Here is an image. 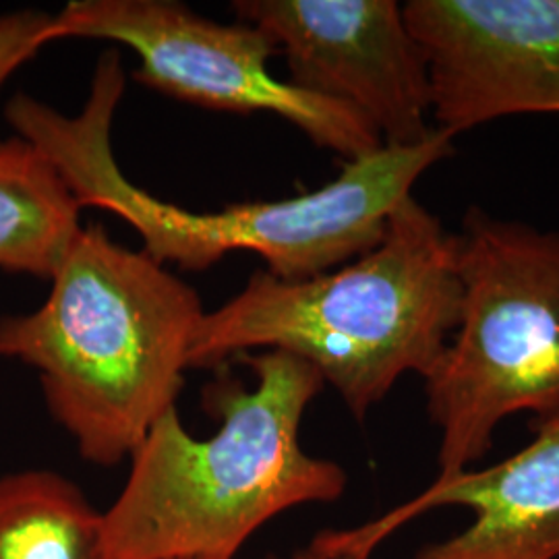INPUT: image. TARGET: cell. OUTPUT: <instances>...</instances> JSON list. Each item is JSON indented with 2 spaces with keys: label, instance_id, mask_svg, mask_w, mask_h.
<instances>
[{
  "label": "cell",
  "instance_id": "obj_9",
  "mask_svg": "<svg viewBox=\"0 0 559 559\" xmlns=\"http://www.w3.org/2000/svg\"><path fill=\"white\" fill-rule=\"evenodd\" d=\"M535 440L480 471L436 479L417 498L355 528L321 531L313 539L362 559L420 514L462 506L475 520L452 539L423 547L413 559L559 558V413L531 420Z\"/></svg>",
  "mask_w": 559,
  "mask_h": 559
},
{
  "label": "cell",
  "instance_id": "obj_11",
  "mask_svg": "<svg viewBox=\"0 0 559 559\" xmlns=\"http://www.w3.org/2000/svg\"><path fill=\"white\" fill-rule=\"evenodd\" d=\"M0 559H112L104 512L55 471L4 475Z\"/></svg>",
  "mask_w": 559,
  "mask_h": 559
},
{
  "label": "cell",
  "instance_id": "obj_13",
  "mask_svg": "<svg viewBox=\"0 0 559 559\" xmlns=\"http://www.w3.org/2000/svg\"><path fill=\"white\" fill-rule=\"evenodd\" d=\"M265 559H362L346 551H338V549H330L325 545H321L318 540L313 539L305 549L295 551L290 556H267Z\"/></svg>",
  "mask_w": 559,
  "mask_h": 559
},
{
  "label": "cell",
  "instance_id": "obj_1",
  "mask_svg": "<svg viewBox=\"0 0 559 559\" xmlns=\"http://www.w3.org/2000/svg\"><path fill=\"white\" fill-rule=\"evenodd\" d=\"M122 96L120 55L108 48L80 115L67 117L34 96L15 94L4 119L52 164L80 207L119 216L152 260L185 272L207 270L233 251L258 253L265 272L280 280L313 278L359 260L383 240L394 210L413 195L417 180L456 152L454 135L436 127L417 145H381L344 162L336 179L297 198L191 212L122 175L112 152V120Z\"/></svg>",
  "mask_w": 559,
  "mask_h": 559
},
{
  "label": "cell",
  "instance_id": "obj_4",
  "mask_svg": "<svg viewBox=\"0 0 559 559\" xmlns=\"http://www.w3.org/2000/svg\"><path fill=\"white\" fill-rule=\"evenodd\" d=\"M50 282L36 311L0 318V357L38 371L81 459L115 466L177 406L205 316L200 295L100 222L81 226Z\"/></svg>",
  "mask_w": 559,
  "mask_h": 559
},
{
  "label": "cell",
  "instance_id": "obj_5",
  "mask_svg": "<svg viewBox=\"0 0 559 559\" xmlns=\"http://www.w3.org/2000/svg\"><path fill=\"white\" fill-rule=\"evenodd\" d=\"M459 242V325L423 378L438 479L483 459L501 420L559 413V230L473 205Z\"/></svg>",
  "mask_w": 559,
  "mask_h": 559
},
{
  "label": "cell",
  "instance_id": "obj_7",
  "mask_svg": "<svg viewBox=\"0 0 559 559\" xmlns=\"http://www.w3.org/2000/svg\"><path fill=\"white\" fill-rule=\"evenodd\" d=\"M286 59V81L359 112L383 145H417L429 124V64L396 0H235Z\"/></svg>",
  "mask_w": 559,
  "mask_h": 559
},
{
  "label": "cell",
  "instance_id": "obj_2",
  "mask_svg": "<svg viewBox=\"0 0 559 559\" xmlns=\"http://www.w3.org/2000/svg\"><path fill=\"white\" fill-rule=\"evenodd\" d=\"M255 383L221 376L203 390L221 423L210 438L164 413L131 454L129 477L104 512L112 559H235L261 526L346 491V471L300 445V423L323 388L307 360L242 355Z\"/></svg>",
  "mask_w": 559,
  "mask_h": 559
},
{
  "label": "cell",
  "instance_id": "obj_10",
  "mask_svg": "<svg viewBox=\"0 0 559 559\" xmlns=\"http://www.w3.org/2000/svg\"><path fill=\"white\" fill-rule=\"evenodd\" d=\"M81 207L52 164L21 138L0 141V270L52 278Z\"/></svg>",
  "mask_w": 559,
  "mask_h": 559
},
{
  "label": "cell",
  "instance_id": "obj_6",
  "mask_svg": "<svg viewBox=\"0 0 559 559\" xmlns=\"http://www.w3.org/2000/svg\"><path fill=\"white\" fill-rule=\"evenodd\" d=\"M55 41H119L140 57L135 81L218 112H270L316 145L357 160L378 152V131L353 108L276 80L274 40L247 21L205 20L177 0H71L55 15Z\"/></svg>",
  "mask_w": 559,
  "mask_h": 559
},
{
  "label": "cell",
  "instance_id": "obj_3",
  "mask_svg": "<svg viewBox=\"0 0 559 559\" xmlns=\"http://www.w3.org/2000/svg\"><path fill=\"white\" fill-rule=\"evenodd\" d=\"M459 233L413 195L376 249L334 272L280 280L253 272L237 297L205 311L189 369H222L249 350L307 360L355 419L406 373L425 378L460 318Z\"/></svg>",
  "mask_w": 559,
  "mask_h": 559
},
{
  "label": "cell",
  "instance_id": "obj_8",
  "mask_svg": "<svg viewBox=\"0 0 559 559\" xmlns=\"http://www.w3.org/2000/svg\"><path fill=\"white\" fill-rule=\"evenodd\" d=\"M433 122L454 138L491 120L559 112V0H411Z\"/></svg>",
  "mask_w": 559,
  "mask_h": 559
},
{
  "label": "cell",
  "instance_id": "obj_12",
  "mask_svg": "<svg viewBox=\"0 0 559 559\" xmlns=\"http://www.w3.org/2000/svg\"><path fill=\"white\" fill-rule=\"evenodd\" d=\"M55 15L21 9L0 15V87L21 64L34 59L41 48L55 41Z\"/></svg>",
  "mask_w": 559,
  "mask_h": 559
}]
</instances>
